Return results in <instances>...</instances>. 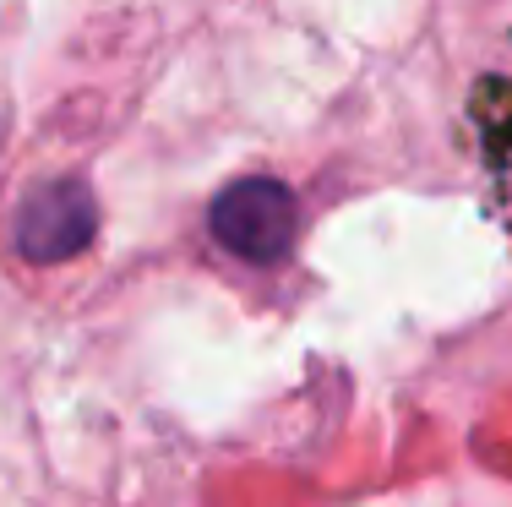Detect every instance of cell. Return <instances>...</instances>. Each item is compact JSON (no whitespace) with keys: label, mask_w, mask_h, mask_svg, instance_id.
Returning <instances> with one entry per match:
<instances>
[{"label":"cell","mask_w":512,"mask_h":507,"mask_svg":"<svg viewBox=\"0 0 512 507\" xmlns=\"http://www.w3.org/2000/svg\"><path fill=\"white\" fill-rule=\"evenodd\" d=\"M93 240V202L77 180H55L22 208L17 219V246L33 262H66Z\"/></svg>","instance_id":"obj_3"},{"label":"cell","mask_w":512,"mask_h":507,"mask_svg":"<svg viewBox=\"0 0 512 507\" xmlns=\"http://www.w3.org/2000/svg\"><path fill=\"white\" fill-rule=\"evenodd\" d=\"M463 131H469V153H474V169H480L491 219L502 224V235L512 246V60L485 71L469 88Z\"/></svg>","instance_id":"obj_2"},{"label":"cell","mask_w":512,"mask_h":507,"mask_svg":"<svg viewBox=\"0 0 512 507\" xmlns=\"http://www.w3.org/2000/svg\"><path fill=\"white\" fill-rule=\"evenodd\" d=\"M213 240L240 262H284L295 246L300 229V208L295 191L278 186V180H235V186L218 191L213 213H207Z\"/></svg>","instance_id":"obj_1"}]
</instances>
